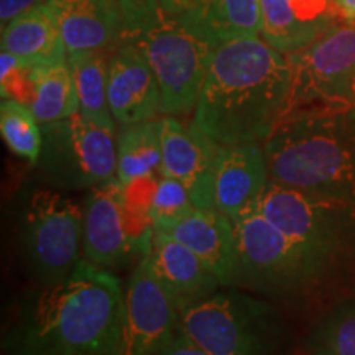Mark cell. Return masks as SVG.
I'll list each match as a JSON object with an SVG mask.
<instances>
[{
	"mask_svg": "<svg viewBox=\"0 0 355 355\" xmlns=\"http://www.w3.org/2000/svg\"><path fill=\"white\" fill-rule=\"evenodd\" d=\"M291 87L286 55L261 37L214 44L193 122L222 146L261 144L285 117Z\"/></svg>",
	"mask_w": 355,
	"mask_h": 355,
	"instance_id": "1",
	"label": "cell"
},
{
	"mask_svg": "<svg viewBox=\"0 0 355 355\" xmlns=\"http://www.w3.org/2000/svg\"><path fill=\"white\" fill-rule=\"evenodd\" d=\"M123 316L121 279L81 259L64 282L26 304L6 349L8 355H119Z\"/></svg>",
	"mask_w": 355,
	"mask_h": 355,
	"instance_id": "2",
	"label": "cell"
},
{
	"mask_svg": "<svg viewBox=\"0 0 355 355\" xmlns=\"http://www.w3.org/2000/svg\"><path fill=\"white\" fill-rule=\"evenodd\" d=\"M261 145L270 181L355 206V105L286 115Z\"/></svg>",
	"mask_w": 355,
	"mask_h": 355,
	"instance_id": "3",
	"label": "cell"
},
{
	"mask_svg": "<svg viewBox=\"0 0 355 355\" xmlns=\"http://www.w3.org/2000/svg\"><path fill=\"white\" fill-rule=\"evenodd\" d=\"M122 10V37L132 43L152 66L162 92V112H194L204 76L212 55L211 44L166 12L158 0H119Z\"/></svg>",
	"mask_w": 355,
	"mask_h": 355,
	"instance_id": "4",
	"label": "cell"
},
{
	"mask_svg": "<svg viewBox=\"0 0 355 355\" xmlns=\"http://www.w3.org/2000/svg\"><path fill=\"white\" fill-rule=\"evenodd\" d=\"M232 222L241 286L272 296L298 295L313 288L334 266L273 225L261 214L260 202Z\"/></svg>",
	"mask_w": 355,
	"mask_h": 355,
	"instance_id": "5",
	"label": "cell"
},
{
	"mask_svg": "<svg viewBox=\"0 0 355 355\" xmlns=\"http://www.w3.org/2000/svg\"><path fill=\"white\" fill-rule=\"evenodd\" d=\"M275 313L237 290L207 296L178 313L180 329L211 355H266Z\"/></svg>",
	"mask_w": 355,
	"mask_h": 355,
	"instance_id": "6",
	"label": "cell"
},
{
	"mask_svg": "<svg viewBox=\"0 0 355 355\" xmlns=\"http://www.w3.org/2000/svg\"><path fill=\"white\" fill-rule=\"evenodd\" d=\"M286 58L291 87L285 117L306 109L355 105V24L337 21Z\"/></svg>",
	"mask_w": 355,
	"mask_h": 355,
	"instance_id": "7",
	"label": "cell"
},
{
	"mask_svg": "<svg viewBox=\"0 0 355 355\" xmlns=\"http://www.w3.org/2000/svg\"><path fill=\"white\" fill-rule=\"evenodd\" d=\"M260 211L288 237L334 265L355 247V206L270 181Z\"/></svg>",
	"mask_w": 355,
	"mask_h": 355,
	"instance_id": "8",
	"label": "cell"
},
{
	"mask_svg": "<svg viewBox=\"0 0 355 355\" xmlns=\"http://www.w3.org/2000/svg\"><path fill=\"white\" fill-rule=\"evenodd\" d=\"M38 168L53 184L68 189H92L115 176V132L74 114L64 121L44 123Z\"/></svg>",
	"mask_w": 355,
	"mask_h": 355,
	"instance_id": "9",
	"label": "cell"
},
{
	"mask_svg": "<svg viewBox=\"0 0 355 355\" xmlns=\"http://www.w3.org/2000/svg\"><path fill=\"white\" fill-rule=\"evenodd\" d=\"M21 245L42 286L60 285L81 260L83 211L56 191H35L24 214Z\"/></svg>",
	"mask_w": 355,
	"mask_h": 355,
	"instance_id": "10",
	"label": "cell"
},
{
	"mask_svg": "<svg viewBox=\"0 0 355 355\" xmlns=\"http://www.w3.org/2000/svg\"><path fill=\"white\" fill-rule=\"evenodd\" d=\"M125 188L117 178L94 186L83 211L84 259L112 270L141 260L148 254L153 227L135 237L127 224Z\"/></svg>",
	"mask_w": 355,
	"mask_h": 355,
	"instance_id": "11",
	"label": "cell"
},
{
	"mask_svg": "<svg viewBox=\"0 0 355 355\" xmlns=\"http://www.w3.org/2000/svg\"><path fill=\"white\" fill-rule=\"evenodd\" d=\"M178 332V309L146 254L127 279L121 354L165 355Z\"/></svg>",
	"mask_w": 355,
	"mask_h": 355,
	"instance_id": "12",
	"label": "cell"
},
{
	"mask_svg": "<svg viewBox=\"0 0 355 355\" xmlns=\"http://www.w3.org/2000/svg\"><path fill=\"white\" fill-rule=\"evenodd\" d=\"M220 146L194 122L176 115L162 119V175L186 184L199 209H214L212 175Z\"/></svg>",
	"mask_w": 355,
	"mask_h": 355,
	"instance_id": "13",
	"label": "cell"
},
{
	"mask_svg": "<svg viewBox=\"0 0 355 355\" xmlns=\"http://www.w3.org/2000/svg\"><path fill=\"white\" fill-rule=\"evenodd\" d=\"M107 97L117 125L153 121L162 112V92L152 66L132 43H119L109 53Z\"/></svg>",
	"mask_w": 355,
	"mask_h": 355,
	"instance_id": "14",
	"label": "cell"
},
{
	"mask_svg": "<svg viewBox=\"0 0 355 355\" xmlns=\"http://www.w3.org/2000/svg\"><path fill=\"white\" fill-rule=\"evenodd\" d=\"M270 183L263 145L220 146L212 175V206L235 220L260 202Z\"/></svg>",
	"mask_w": 355,
	"mask_h": 355,
	"instance_id": "15",
	"label": "cell"
},
{
	"mask_svg": "<svg viewBox=\"0 0 355 355\" xmlns=\"http://www.w3.org/2000/svg\"><path fill=\"white\" fill-rule=\"evenodd\" d=\"M148 259L178 313L222 288L209 266L165 230L153 227Z\"/></svg>",
	"mask_w": 355,
	"mask_h": 355,
	"instance_id": "16",
	"label": "cell"
},
{
	"mask_svg": "<svg viewBox=\"0 0 355 355\" xmlns=\"http://www.w3.org/2000/svg\"><path fill=\"white\" fill-rule=\"evenodd\" d=\"M165 230L196 254L224 288L239 285V254L230 217L217 209L194 207L189 214L166 225Z\"/></svg>",
	"mask_w": 355,
	"mask_h": 355,
	"instance_id": "17",
	"label": "cell"
},
{
	"mask_svg": "<svg viewBox=\"0 0 355 355\" xmlns=\"http://www.w3.org/2000/svg\"><path fill=\"white\" fill-rule=\"evenodd\" d=\"M68 55L84 51L110 53L122 37L119 0H48Z\"/></svg>",
	"mask_w": 355,
	"mask_h": 355,
	"instance_id": "18",
	"label": "cell"
},
{
	"mask_svg": "<svg viewBox=\"0 0 355 355\" xmlns=\"http://www.w3.org/2000/svg\"><path fill=\"white\" fill-rule=\"evenodd\" d=\"M178 19L211 44L261 32L260 0H194Z\"/></svg>",
	"mask_w": 355,
	"mask_h": 355,
	"instance_id": "19",
	"label": "cell"
},
{
	"mask_svg": "<svg viewBox=\"0 0 355 355\" xmlns=\"http://www.w3.org/2000/svg\"><path fill=\"white\" fill-rule=\"evenodd\" d=\"M0 44L30 68L68 60L64 42L46 3L8 21L2 28Z\"/></svg>",
	"mask_w": 355,
	"mask_h": 355,
	"instance_id": "20",
	"label": "cell"
},
{
	"mask_svg": "<svg viewBox=\"0 0 355 355\" xmlns=\"http://www.w3.org/2000/svg\"><path fill=\"white\" fill-rule=\"evenodd\" d=\"M117 166L115 178L123 188L137 181L162 175V119L121 127L117 137Z\"/></svg>",
	"mask_w": 355,
	"mask_h": 355,
	"instance_id": "21",
	"label": "cell"
},
{
	"mask_svg": "<svg viewBox=\"0 0 355 355\" xmlns=\"http://www.w3.org/2000/svg\"><path fill=\"white\" fill-rule=\"evenodd\" d=\"M33 96L30 109L40 125L64 121L79 112V96L73 71L66 61L30 69Z\"/></svg>",
	"mask_w": 355,
	"mask_h": 355,
	"instance_id": "22",
	"label": "cell"
},
{
	"mask_svg": "<svg viewBox=\"0 0 355 355\" xmlns=\"http://www.w3.org/2000/svg\"><path fill=\"white\" fill-rule=\"evenodd\" d=\"M79 96V114L97 125L115 132L117 122L110 112L107 97L109 53L84 51L68 55Z\"/></svg>",
	"mask_w": 355,
	"mask_h": 355,
	"instance_id": "23",
	"label": "cell"
},
{
	"mask_svg": "<svg viewBox=\"0 0 355 355\" xmlns=\"http://www.w3.org/2000/svg\"><path fill=\"white\" fill-rule=\"evenodd\" d=\"M260 37L283 55H291L308 46L326 30L308 25L295 12L291 0H260Z\"/></svg>",
	"mask_w": 355,
	"mask_h": 355,
	"instance_id": "24",
	"label": "cell"
},
{
	"mask_svg": "<svg viewBox=\"0 0 355 355\" xmlns=\"http://www.w3.org/2000/svg\"><path fill=\"white\" fill-rule=\"evenodd\" d=\"M0 133L17 157L37 165L43 148V132L30 105L13 99H2Z\"/></svg>",
	"mask_w": 355,
	"mask_h": 355,
	"instance_id": "25",
	"label": "cell"
},
{
	"mask_svg": "<svg viewBox=\"0 0 355 355\" xmlns=\"http://www.w3.org/2000/svg\"><path fill=\"white\" fill-rule=\"evenodd\" d=\"M308 350L311 355H355V295L318 322L309 334Z\"/></svg>",
	"mask_w": 355,
	"mask_h": 355,
	"instance_id": "26",
	"label": "cell"
},
{
	"mask_svg": "<svg viewBox=\"0 0 355 355\" xmlns=\"http://www.w3.org/2000/svg\"><path fill=\"white\" fill-rule=\"evenodd\" d=\"M189 189L181 181L170 176H159L155 183L148 202V219L155 229H165L194 209Z\"/></svg>",
	"mask_w": 355,
	"mask_h": 355,
	"instance_id": "27",
	"label": "cell"
},
{
	"mask_svg": "<svg viewBox=\"0 0 355 355\" xmlns=\"http://www.w3.org/2000/svg\"><path fill=\"white\" fill-rule=\"evenodd\" d=\"M30 66L21 63L12 53H0V94L2 99H13L30 105L33 96Z\"/></svg>",
	"mask_w": 355,
	"mask_h": 355,
	"instance_id": "28",
	"label": "cell"
},
{
	"mask_svg": "<svg viewBox=\"0 0 355 355\" xmlns=\"http://www.w3.org/2000/svg\"><path fill=\"white\" fill-rule=\"evenodd\" d=\"M295 12L304 24L327 30L343 19L337 13L332 0H291Z\"/></svg>",
	"mask_w": 355,
	"mask_h": 355,
	"instance_id": "29",
	"label": "cell"
},
{
	"mask_svg": "<svg viewBox=\"0 0 355 355\" xmlns=\"http://www.w3.org/2000/svg\"><path fill=\"white\" fill-rule=\"evenodd\" d=\"M46 2L48 0H0V21H2V28L15 17Z\"/></svg>",
	"mask_w": 355,
	"mask_h": 355,
	"instance_id": "30",
	"label": "cell"
},
{
	"mask_svg": "<svg viewBox=\"0 0 355 355\" xmlns=\"http://www.w3.org/2000/svg\"><path fill=\"white\" fill-rule=\"evenodd\" d=\"M165 355H211V354H207L206 350L199 347V345L194 343V340H191L189 337L180 329V326H178L175 339L171 340L170 347L166 349Z\"/></svg>",
	"mask_w": 355,
	"mask_h": 355,
	"instance_id": "31",
	"label": "cell"
},
{
	"mask_svg": "<svg viewBox=\"0 0 355 355\" xmlns=\"http://www.w3.org/2000/svg\"><path fill=\"white\" fill-rule=\"evenodd\" d=\"M332 2L340 19L355 24V0H332Z\"/></svg>",
	"mask_w": 355,
	"mask_h": 355,
	"instance_id": "32",
	"label": "cell"
},
{
	"mask_svg": "<svg viewBox=\"0 0 355 355\" xmlns=\"http://www.w3.org/2000/svg\"><path fill=\"white\" fill-rule=\"evenodd\" d=\"M158 2L166 12L175 13V15H180V13H183L186 8L193 6L194 0H158Z\"/></svg>",
	"mask_w": 355,
	"mask_h": 355,
	"instance_id": "33",
	"label": "cell"
}]
</instances>
